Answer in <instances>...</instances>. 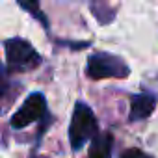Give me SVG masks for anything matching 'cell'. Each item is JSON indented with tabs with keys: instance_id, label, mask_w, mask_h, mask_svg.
<instances>
[{
	"instance_id": "cell-1",
	"label": "cell",
	"mask_w": 158,
	"mask_h": 158,
	"mask_svg": "<svg viewBox=\"0 0 158 158\" xmlns=\"http://www.w3.org/2000/svg\"><path fill=\"white\" fill-rule=\"evenodd\" d=\"M95 136H97V119H95L93 110L84 102H78L74 106L71 127H69L71 147L74 151H78V149H82L89 139H93Z\"/></svg>"
},
{
	"instance_id": "cell-2",
	"label": "cell",
	"mask_w": 158,
	"mask_h": 158,
	"mask_svg": "<svg viewBox=\"0 0 158 158\" xmlns=\"http://www.w3.org/2000/svg\"><path fill=\"white\" fill-rule=\"evenodd\" d=\"M6 60H8L10 69L19 71V73L35 69L41 63V58L35 52V48L24 39L6 41Z\"/></svg>"
},
{
	"instance_id": "cell-3",
	"label": "cell",
	"mask_w": 158,
	"mask_h": 158,
	"mask_svg": "<svg viewBox=\"0 0 158 158\" xmlns=\"http://www.w3.org/2000/svg\"><path fill=\"white\" fill-rule=\"evenodd\" d=\"M86 71L88 76L93 80H99V78H125L130 73L127 63L112 54H93L88 61Z\"/></svg>"
},
{
	"instance_id": "cell-4",
	"label": "cell",
	"mask_w": 158,
	"mask_h": 158,
	"mask_svg": "<svg viewBox=\"0 0 158 158\" xmlns=\"http://www.w3.org/2000/svg\"><path fill=\"white\" fill-rule=\"evenodd\" d=\"M47 112V101L41 93H34L30 95L24 104L19 108V112L11 117V127L13 128H24L28 127L30 123L41 119Z\"/></svg>"
},
{
	"instance_id": "cell-5",
	"label": "cell",
	"mask_w": 158,
	"mask_h": 158,
	"mask_svg": "<svg viewBox=\"0 0 158 158\" xmlns=\"http://www.w3.org/2000/svg\"><path fill=\"white\" fill-rule=\"evenodd\" d=\"M154 104H156V99L154 95L151 93H139V95H134L132 97V102H130V121H141V119H147L152 110H154Z\"/></svg>"
},
{
	"instance_id": "cell-6",
	"label": "cell",
	"mask_w": 158,
	"mask_h": 158,
	"mask_svg": "<svg viewBox=\"0 0 158 158\" xmlns=\"http://www.w3.org/2000/svg\"><path fill=\"white\" fill-rule=\"evenodd\" d=\"M112 143H114L112 134H97L93 138V141H91L89 158H110Z\"/></svg>"
},
{
	"instance_id": "cell-7",
	"label": "cell",
	"mask_w": 158,
	"mask_h": 158,
	"mask_svg": "<svg viewBox=\"0 0 158 158\" xmlns=\"http://www.w3.org/2000/svg\"><path fill=\"white\" fill-rule=\"evenodd\" d=\"M19 4H21L23 10H26L30 15L37 17V19L47 26V19L43 17V11H41V8H39V0H19Z\"/></svg>"
},
{
	"instance_id": "cell-8",
	"label": "cell",
	"mask_w": 158,
	"mask_h": 158,
	"mask_svg": "<svg viewBox=\"0 0 158 158\" xmlns=\"http://www.w3.org/2000/svg\"><path fill=\"white\" fill-rule=\"evenodd\" d=\"M123 158H151V156L141 152L139 149H128V151L123 152Z\"/></svg>"
},
{
	"instance_id": "cell-9",
	"label": "cell",
	"mask_w": 158,
	"mask_h": 158,
	"mask_svg": "<svg viewBox=\"0 0 158 158\" xmlns=\"http://www.w3.org/2000/svg\"><path fill=\"white\" fill-rule=\"evenodd\" d=\"M6 88H8V78H6V73L4 69L0 67V97L6 93Z\"/></svg>"
}]
</instances>
